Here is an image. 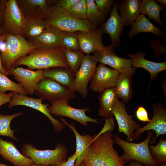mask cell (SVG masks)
I'll use <instances>...</instances> for the list:
<instances>
[{
	"instance_id": "8d00e7d4",
	"label": "cell",
	"mask_w": 166,
	"mask_h": 166,
	"mask_svg": "<svg viewBox=\"0 0 166 166\" xmlns=\"http://www.w3.org/2000/svg\"><path fill=\"white\" fill-rule=\"evenodd\" d=\"M87 4L86 0H79L71 8L63 10L71 16L79 20L86 19Z\"/></svg>"
},
{
	"instance_id": "7402d4cb",
	"label": "cell",
	"mask_w": 166,
	"mask_h": 166,
	"mask_svg": "<svg viewBox=\"0 0 166 166\" xmlns=\"http://www.w3.org/2000/svg\"><path fill=\"white\" fill-rule=\"evenodd\" d=\"M0 156L15 166H31L34 163L21 153L12 141L0 138Z\"/></svg>"
},
{
	"instance_id": "9a60e30c",
	"label": "cell",
	"mask_w": 166,
	"mask_h": 166,
	"mask_svg": "<svg viewBox=\"0 0 166 166\" xmlns=\"http://www.w3.org/2000/svg\"><path fill=\"white\" fill-rule=\"evenodd\" d=\"M44 69L34 71L18 66L11 68L8 71L10 75L25 89L29 94L32 95L38 83L45 77L43 75Z\"/></svg>"
},
{
	"instance_id": "f546056e",
	"label": "cell",
	"mask_w": 166,
	"mask_h": 166,
	"mask_svg": "<svg viewBox=\"0 0 166 166\" xmlns=\"http://www.w3.org/2000/svg\"><path fill=\"white\" fill-rule=\"evenodd\" d=\"M26 18L24 37L27 39L39 35L50 26L45 18Z\"/></svg>"
},
{
	"instance_id": "7bdbcfd3",
	"label": "cell",
	"mask_w": 166,
	"mask_h": 166,
	"mask_svg": "<svg viewBox=\"0 0 166 166\" xmlns=\"http://www.w3.org/2000/svg\"><path fill=\"white\" fill-rule=\"evenodd\" d=\"M6 32L0 35V72L5 75L7 76L10 75L9 73L6 71L3 67L1 62L0 57V47L1 45L5 42L6 39Z\"/></svg>"
},
{
	"instance_id": "277c9868",
	"label": "cell",
	"mask_w": 166,
	"mask_h": 166,
	"mask_svg": "<svg viewBox=\"0 0 166 166\" xmlns=\"http://www.w3.org/2000/svg\"><path fill=\"white\" fill-rule=\"evenodd\" d=\"M4 43L5 48L0 55L1 60L3 67L8 72L18 59L38 48L24 37L7 32Z\"/></svg>"
},
{
	"instance_id": "603a6c76",
	"label": "cell",
	"mask_w": 166,
	"mask_h": 166,
	"mask_svg": "<svg viewBox=\"0 0 166 166\" xmlns=\"http://www.w3.org/2000/svg\"><path fill=\"white\" fill-rule=\"evenodd\" d=\"M43 75L75 91V74L69 68L56 67L44 69Z\"/></svg>"
},
{
	"instance_id": "74e56055",
	"label": "cell",
	"mask_w": 166,
	"mask_h": 166,
	"mask_svg": "<svg viewBox=\"0 0 166 166\" xmlns=\"http://www.w3.org/2000/svg\"><path fill=\"white\" fill-rule=\"evenodd\" d=\"M115 0H95L96 6L103 16L106 17L110 13Z\"/></svg>"
},
{
	"instance_id": "3957f363",
	"label": "cell",
	"mask_w": 166,
	"mask_h": 166,
	"mask_svg": "<svg viewBox=\"0 0 166 166\" xmlns=\"http://www.w3.org/2000/svg\"><path fill=\"white\" fill-rule=\"evenodd\" d=\"M153 133V131L148 130L146 138L139 143L128 142L116 135L113 136L114 142L124 150V153L120 156L125 163H127L130 160H134L146 166H158L150 152L148 147Z\"/></svg>"
},
{
	"instance_id": "d6a6232c",
	"label": "cell",
	"mask_w": 166,
	"mask_h": 166,
	"mask_svg": "<svg viewBox=\"0 0 166 166\" xmlns=\"http://www.w3.org/2000/svg\"><path fill=\"white\" fill-rule=\"evenodd\" d=\"M64 53L69 68L76 74L85 55V53L81 50L75 51L65 49Z\"/></svg>"
},
{
	"instance_id": "4316f807",
	"label": "cell",
	"mask_w": 166,
	"mask_h": 166,
	"mask_svg": "<svg viewBox=\"0 0 166 166\" xmlns=\"http://www.w3.org/2000/svg\"><path fill=\"white\" fill-rule=\"evenodd\" d=\"M135 73H120L117 80L115 88L117 98L121 99L125 104L128 103L133 93L131 87L132 77Z\"/></svg>"
},
{
	"instance_id": "4fadbf2b",
	"label": "cell",
	"mask_w": 166,
	"mask_h": 166,
	"mask_svg": "<svg viewBox=\"0 0 166 166\" xmlns=\"http://www.w3.org/2000/svg\"><path fill=\"white\" fill-rule=\"evenodd\" d=\"M119 73L100 63L97 66L91 80L89 88L101 93L105 90L115 87Z\"/></svg>"
},
{
	"instance_id": "2e32d148",
	"label": "cell",
	"mask_w": 166,
	"mask_h": 166,
	"mask_svg": "<svg viewBox=\"0 0 166 166\" xmlns=\"http://www.w3.org/2000/svg\"><path fill=\"white\" fill-rule=\"evenodd\" d=\"M153 115L150 121L145 126L140 128L134 133L132 140H138L141 133L146 131H154L156 136L152 142L160 135L166 133V109L160 103L152 105Z\"/></svg>"
},
{
	"instance_id": "c3c4849f",
	"label": "cell",
	"mask_w": 166,
	"mask_h": 166,
	"mask_svg": "<svg viewBox=\"0 0 166 166\" xmlns=\"http://www.w3.org/2000/svg\"><path fill=\"white\" fill-rule=\"evenodd\" d=\"M31 166H55L51 165L46 166V165H41V164H34Z\"/></svg>"
},
{
	"instance_id": "d6986e66",
	"label": "cell",
	"mask_w": 166,
	"mask_h": 166,
	"mask_svg": "<svg viewBox=\"0 0 166 166\" xmlns=\"http://www.w3.org/2000/svg\"><path fill=\"white\" fill-rule=\"evenodd\" d=\"M103 31L101 28L87 32H77L80 50L86 54L100 51L104 47L102 42Z\"/></svg>"
},
{
	"instance_id": "7dc6e473",
	"label": "cell",
	"mask_w": 166,
	"mask_h": 166,
	"mask_svg": "<svg viewBox=\"0 0 166 166\" xmlns=\"http://www.w3.org/2000/svg\"><path fill=\"white\" fill-rule=\"evenodd\" d=\"M5 32H6L2 26H0V35H1Z\"/></svg>"
},
{
	"instance_id": "d4e9b609",
	"label": "cell",
	"mask_w": 166,
	"mask_h": 166,
	"mask_svg": "<svg viewBox=\"0 0 166 166\" xmlns=\"http://www.w3.org/2000/svg\"><path fill=\"white\" fill-rule=\"evenodd\" d=\"M60 119L71 129L75 134L76 142L75 152L77 157L74 166H79L89 152L93 136L88 135H81L77 132L73 123L69 124L62 117H60Z\"/></svg>"
},
{
	"instance_id": "ee69618b",
	"label": "cell",
	"mask_w": 166,
	"mask_h": 166,
	"mask_svg": "<svg viewBox=\"0 0 166 166\" xmlns=\"http://www.w3.org/2000/svg\"><path fill=\"white\" fill-rule=\"evenodd\" d=\"M5 0H0V23H2L5 8Z\"/></svg>"
},
{
	"instance_id": "d590c367",
	"label": "cell",
	"mask_w": 166,
	"mask_h": 166,
	"mask_svg": "<svg viewBox=\"0 0 166 166\" xmlns=\"http://www.w3.org/2000/svg\"><path fill=\"white\" fill-rule=\"evenodd\" d=\"M62 47L75 51L81 50L77 32H63L61 41Z\"/></svg>"
},
{
	"instance_id": "f907efd6",
	"label": "cell",
	"mask_w": 166,
	"mask_h": 166,
	"mask_svg": "<svg viewBox=\"0 0 166 166\" xmlns=\"http://www.w3.org/2000/svg\"><path fill=\"white\" fill-rule=\"evenodd\" d=\"M79 166H85V165L82 162L80 165Z\"/></svg>"
},
{
	"instance_id": "6da1fadb",
	"label": "cell",
	"mask_w": 166,
	"mask_h": 166,
	"mask_svg": "<svg viewBox=\"0 0 166 166\" xmlns=\"http://www.w3.org/2000/svg\"><path fill=\"white\" fill-rule=\"evenodd\" d=\"M112 131L93 136L89 152L83 162L85 166H124L125 164L114 148Z\"/></svg>"
},
{
	"instance_id": "7c38bea8",
	"label": "cell",
	"mask_w": 166,
	"mask_h": 166,
	"mask_svg": "<svg viewBox=\"0 0 166 166\" xmlns=\"http://www.w3.org/2000/svg\"><path fill=\"white\" fill-rule=\"evenodd\" d=\"M114 48L111 44L105 46L103 50L94 52L93 55L98 62L110 66L120 73L135 72L136 69L132 67L131 59L124 58L117 56L113 52Z\"/></svg>"
},
{
	"instance_id": "30bf717a",
	"label": "cell",
	"mask_w": 166,
	"mask_h": 166,
	"mask_svg": "<svg viewBox=\"0 0 166 166\" xmlns=\"http://www.w3.org/2000/svg\"><path fill=\"white\" fill-rule=\"evenodd\" d=\"M42 98H35L23 95L14 93L9 103L8 108L11 109L17 105L26 106L37 110L46 116L51 122L54 130L57 133L60 132L63 129L65 124L54 118L50 113L49 109V104H44Z\"/></svg>"
},
{
	"instance_id": "5bb4252c",
	"label": "cell",
	"mask_w": 166,
	"mask_h": 166,
	"mask_svg": "<svg viewBox=\"0 0 166 166\" xmlns=\"http://www.w3.org/2000/svg\"><path fill=\"white\" fill-rule=\"evenodd\" d=\"M125 105L117 99L113 106L112 113L117 121L119 133H124L127 136L126 141L130 142L132 141L134 131L139 129L140 125L133 120L132 115L127 113Z\"/></svg>"
},
{
	"instance_id": "83f0119b",
	"label": "cell",
	"mask_w": 166,
	"mask_h": 166,
	"mask_svg": "<svg viewBox=\"0 0 166 166\" xmlns=\"http://www.w3.org/2000/svg\"><path fill=\"white\" fill-rule=\"evenodd\" d=\"M117 99L115 87L106 89L100 93L98 97L100 104L98 115L105 119L112 117L113 107Z\"/></svg>"
},
{
	"instance_id": "8992f818",
	"label": "cell",
	"mask_w": 166,
	"mask_h": 166,
	"mask_svg": "<svg viewBox=\"0 0 166 166\" xmlns=\"http://www.w3.org/2000/svg\"><path fill=\"white\" fill-rule=\"evenodd\" d=\"M22 152L35 164L59 166L66 161L67 150L62 144H57L54 149L39 150L33 145L26 143L23 145Z\"/></svg>"
},
{
	"instance_id": "7a4b0ae2",
	"label": "cell",
	"mask_w": 166,
	"mask_h": 166,
	"mask_svg": "<svg viewBox=\"0 0 166 166\" xmlns=\"http://www.w3.org/2000/svg\"><path fill=\"white\" fill-rule=\"evenodd\" d=\"M65 49L37 48L18 59L13 67L24 65L31 70L45 69L56 67L69 68L64 55Z\"/></svg>"
},
{
	"instance_id": "484cf974",
	"label": "cell",
	"mask_w": 166,
	"mask_h": 166,
	"mask_svg": "<svg viewBox=\"0 0 166 166\" xmlns=\"http://www.w3.org/2000/svg\"><path fill=\"white\" fill-rule=\"evenodd\" d=\"M131 26V28L128 35L130 38L142 32L152 33L161 38H165L166 34L163 32L162 29L151 23L143 14H140Z\"/></svg>"
},
{
	"instance_id": "ba28073f",
	"label": "cell",
	"mask_w": 166,
	"mask_h": 166,
	"mask_svg": "<svg viewBox=\"0 0 166 166\" xmlns=\"http://www.w3.org/2000/svg\"><path fill=\"white\" fill-rule=\"evenodd\" d=\"M26 18L19 8L17 0H5L2 27L6 32L24 37Z\"/></svg>"
},
{
	"instance_id": "836d02e7",
	"label": "cell",
	"mask_w": 166,
	"mask_h": 166,
	"mask_svg": "<svg viewBox=\"0 0 166 166\" xmlns=\"http://www.w3.org/2000/svg\"><path fill=\"white\" fill-rule=\"evenodd\" d=\"M87 10L86 19L97 26L105 21V18L97 8L94 0H86Z\"/></svg>"
},
{
	"instance_id": "f1b7e54d",
	"label": "cell",
	"mask_w": 166,
	"mask_h": 166,
	"mask_svg": "<svg viewBox=\"0 0 166 166\" xmlns=\"http://www.w3.org/2000/svg\"><path fill=\"white\" fill-rule=\"evenodd\" d=\"M164 8V6L158 4L155 0H142L140 4V14L147 15L148 19L153 20L154 22L158 23L163 26L160 14Z\"/></svg>"
},
{
	"instance_id": "f35d334b",
	"label": "cell",
	"mask_w": 166,
	"mask_h": 166,
	"mask_svg": "<svg viewBox=\"0 0 166 166\" xmlns=\"http://www.w3.org/2000/svg\"><path fill=\"white\" fill-rule=\"evenodd\" d=\"M79 0H60L55 4L62 10H66L71 8Z\"/></svg>"
},
{
	"instance_id": "8fae6325",
	"label": "cell",
	"mask_w": 166,
	"mask_h": 166,
	"mask_svg": "<svg viewBox=\"0 0 166 166\" xmlns=\"http://www.w3.org/2000/svg\"><path fill=\"white\" fill-rule=\"evenodd\" d=\"M98 62L97 58L93 55H85L75 74V91L80 93L84 98L86 97L88 95V85Z\"/></svg>"
},
{
	"instance_id": "ffe728a7",
	"label": "cell",
	"mask_w": 166,
	"mask_h": 166,
	"mask_svg": "<svg viewBox=\"0 0 166 166\" xmlns=\"http://www.w3.org/2000/svg\"><path fill=\"white\" fill-rule=\"evenodd\" d=\"M128 56L131 58L132 66L136 69L140 68L149 72L150 75V82L155 81L158 74L166 70V61L156 62L145 59V53L142 51L136 53H129Z\"/></svg>"
},
{
	"instance_id": "681fc988",
	"label": "cell",
	"mask_w": 166,
	"mask_h": 166,
	"mask_svg": "<svg viewBox=\"0 0 166 166\" xmlns=\"http://www.w3.org/2000/svg\"><path fill=\"white\" fill-rule=\"evenodd\" d=\"M0 166H8L6 164L2 163H0Z\"/></svg>"
},
{
	"instance_id": "e0dca14e",
	"label": "cell",
	"mask_w": 166,
	"mask_h": 166,
	"mask_svg": "<svg viewBox=\"0 0 166 166\" xmlns=\"http://www.w3.org/2000/svg\"><path fill=\"white\" fill-rule=\"evenodd\" d=\"M118 0H115L109 18L100 28L103 33L109 35L111 41V45L114 48L121 44L120 37L124 26L118 13Z\"/></svg>"
},
{
	"instance_id": "ab89813d",
	"label": "cell",
	"mask_w": 166,
	"mask_h": 166,
	"mask_svg": "<svg viewBox=\"0 0 166 166\" xmlns=\"http://www.w3.org/2000/svg\"><path fill=\"white\" fill-rule=\"evenodd\" d=\"M136 116L138 119L144 122H149L151 120L148 118V113L146 109L143 106H140L136 111Z\"/></svg>"
},
{
	"instance_id": "bcb514c9",
	"label": "cell",
	"mask_w": 166,
	"mask_h": 166,
	"mask_svg": "<svg viewBox=\"0 0 166 166\" xmlns=\"http://www.w3.org/2000/svg\"><path fill=\"white\" fill-rule=\"evenodd\" d=\"M155 1L158 2L160 5L165 7L166 5V0H156Z\"/></svg>"
},
{
	"instance_id": "1f68e13d",
	"label": "cell",
	"mask_w": 166,
	"mask_h": 166,
	"mask_svg": "<svg viewBox=\"0 0 166 166\" xmlns=\"http://www.w3.org/2000/svg\"><path fill=\"white\" fill-rule=\"evenodd\" d=\"M8 91L25 95L29 94L20 84L14 82L0 72V92L5 93Z\"/></svg>"
},
{
	"instance_id": "f6af8a7d",
	"label": "cell",
	"mask_w": 166,
	"mask_h": 166,
	"mask_svg": "<svg viewBox=\"0 0 166 166\" xmlns=\"http://www.w3.org/2000/svg\"><path fill=\"white\" fill-rule=\"evenodd\" d=\"M130 162L129 165L124 166H146L142 165L141 163L136 161L131 160ZM160 166H166V164H162Z\"/></svg>"
},
{
	"instance_id": "44dd1931",
	"label": "cell",
	"mask_w": 166,
	"mask_h": 166,
	"mask_svg": "<svg viewBox=\"0 0 166 166\" xmlns=\"http://www.w3.org/2000/svg\"><path fill=\"white\" fill-rule=\"evenodd\" d=\"M18 6L26 18H45L51 6L46 0H17Z\"/></svg>"
},
{
	"instance_id": "ac0fdd59",
	"label": "cell",
	"mask_w": 166,
	"mask_h": 166,
	"mask_svg": "<svg viewBox=\"0 0 166 166\" xmlns=\"http://www.w3.org/2000/svg\"><path fill=\"white\" fill-rule=\"evenodd\" d=\"M63 34L56 27L50 25L39 35L27 40L37 48L48 49L62 48V39Z\"/></svg>"
},
{
	"instance_id": "cb8c5ba5",
	"label": "cell",
	"mask_w": 166,
	"mask_h": 166,
	"mask_svg": "<svg viewBox=\"0 0 166 166\" xmlns=\"http://www.w3.org/2000/svg\"><path fill=\"white\" fill-rule=\"evenodd\" d=\"M140 0H122L118 2L119 14L124 26L131 25L140 14Z\"/></svg>"
},
{
	"instance_id": "60d3db41",
	"label": "cell",
	"mask_w": 166,
	"mask_h": 166,
	"mask_svg": "<svg viewBox=\"0 0 166 166\" xmlns=\"http://www.w3.org/2000/svg\"><path fill=\"white\" fill-rule=\"evenodd\" d=\"M14 93L12 92L8 93H4L0 92V106L9 103Z\"/></svg>"
},
{
	"instance_id": "9c48e42d",
	"label": "cell",
	"mask_w": 166,
	"mask_h": 166,
	"mask_svg": "<svg viewBox=\"0 0 166 166\" xmlns=\"http://www.w3.org/2000/svg\"><path fill=\"white\" fill-rule=\"evenodd\" d=\"M69 102L65 100L51 102V105L48 107L50 113L69 118L84 126L88 125V122H99L97 119L90 117L86 115V112L90 110L89 107L83 109H76L70 106Z\"/></svg>"
},
{
	"instance_id": "4dcf8cb0",
	"label": "cell",
	"mask_w": 166,
	"mask_h": 166,
	"mask_svg": "<svg viewBox=\"0 0 166 166\" xmlns=\"http://www.w3.org/2000/svg\"><path fill=\"white\" fill-rule=\"evenodd\" d=\"M22 112H18L11 115L0 114V136L9 137L16 141L19 140L14 135L16 130H12L10 127V123L14 118L21 115Z\"/></svg>"
},
{
	"instance_id": "52a82bcc",
	"label": "cell",
	"mask_w": 166,
	"mask_h": 166,
	"mask_svg": "<svg viewBox=\"0 0 166 166\" xmlns=\"http://www.w3.org/2000/svg\"><path fill=\"white\" fill-rule=\"evenodd\" d=\"M34 93L39 98L50 102L60 100L69 102L75 97L74 91L51 78L46 77L38 83Z\"/></svg>"
},
{
	"instance_id": "b9f144b4",
	"label": "cell",
	"mask_w": 166,
	"mask_h": 166,
	"mask_svg": "<svg viewBox=\"0 0 166 166\" xmlns=\"http://www.w3.org/2000/svg\"><path fill=\"white\" fill-rule=\"evenodd\" d=\"M77 155L75 152L68 158L67 160L61 163L59 166H74Z\"/></svg>"
},
{
	"instance_id": "5b68a950",
	"label": "cell",
	"mask_w": 166,
	"mask_h": 166,
	"mask_svg": "<svg viewBox=\"0 0 166 166\" xmlns=\"http://www.w3.org/2000/svg\"><path fill=\"white\" fill-rule=\"evenodd\" d=\"M45 19L50 25L63 32H87L97 28L86 19L73 18L55 5L51 6Z\"/></svg>"
},
{
	"instance_id": "e575fe53",
	"label": "cell",
	"mask_w": 166,
	"mask_h": 166,
	"mask_svg": "<svg viewBox=\"0 0 166 166\" xmlns=\"http://www.w3.org/2000/svg\"><path fill=\"white\" fill-rule=\"evenodd\" d=\"M150 152L157 164H166V140L161 136L155 146L149 145Z\"/></svg>"
}]
</instances>
